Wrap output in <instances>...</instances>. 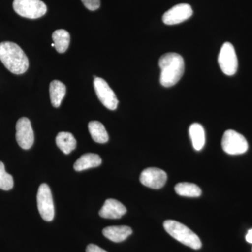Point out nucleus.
I'll return each mask as SVG.
<instances>
[{
	"label": "nucleus",
	"instance_id": "0eeeda50",
	"mask_svg": "<svg viewBox=\"0 0 252 252\" xmlns=\"http://www.w3.org/2000/svg\"><path fill=\"white\" fill-rule=\"evenodd\" d=\"M219 64L222 72L228 76L234 75L238 69V63L234 47L225 42L220 49L218 58Z\"/></svg>",
	"mask_w": 252,
	"mask_h": 252
},
{
	"label": "nucleus",
	"instance_id": "6e6552de",
	"mask_svg": "<svg viewBox=\"0 0 252 252\" xmlns=\"http://www.w3.org/2000/svg\"><path fill=\"white\" fill-rule=\"evenodd\" d=\"M94 91L99 101L109 110H115L119 100L107 81L102 78L96 77L94 79Z\"/></svg>",
	"mask_w": 252,
	"mask_h": 252
},
{
	"label": "nucleus",
	"instance_id": "aec40b11",
	"mask_svg": "<svg viewBox=\"0 0 252 252\" xmlns=\"http://www.w3.org/2000/svg\"><path fill=\"white\" fill-rule=\"evenodd\" d=\"M175 190L176 193L181 196L190 197V198L199 197L202 194V190L200 187L196 185L188 183V182L177 184L175 186Z\"/></svg>",
	"mask_w": 252,
	"mask_h": 252
},
{
	"label": "nucleus",
	"instance_id": "20e7f679",
	"mask_svg": "<svg viewBox=\"0 0 252 252\" xmlns=\"http://www.w3.org/2000/svg\"><path fill=\"white\" fill-rule=\"evenodd\" d=\"M14 11L22 17L36 19L46 14L47 7L41 0H14Z\"/></svg>",
	"mask_w": 252,
	"mask_h": 252
},
{
	"label": "nucleus",
	"instance_id": "f8f14e48",
	"mask_svg": "<svg viewBox=\"0 0 252 252\" xmlns=\"http://www.w3.org/2000/svg\"><path fill=\"white\" fill-rule=\"evenodd\" d=\"M126 207L119 200L115 199H107L104 205L99 210V216L104 219L117 220L122 218L126 213Z\"/></svg>",
	"mask_w": 252,
	"mask_h": 252
},
{
	"label": "nucleus",
	"instance_id": "39448f33",
	"mask_svg": "<svg viewBox=\"0 0 252 252\" xmlns=\"http://www.w3.org/2000/svg\"><path fill=\"white\" fill-rule=\"evenodd\" d=\"M222 149L230 155H240L248 149V143L245 137L236 131H225L221 141Z\"/></svg>",
	"mask_w": 252,
	"mask_h": 252
},
{
	"label": "nucleus",
	"instance_id": "412c9836",
	"mask_svg": "<svg viewBox=\"0 0 252 252\" xmlns=\"http://www.w3.org/2000/svg\"><path fill=\"white\" fill-rule=\"evenodd\" d=\"M14 187V179L12 176L5 170L4 163L0 161V189L4 190H11Z\"/></svg>",
	"mask_w": 252,
	"mask_h": 252
},
{
	"label": "nucleus",
	"instance_id": "1a4fd4ad",
	"mask_svg": "<svg viewBox=\"0 0 252 252\" xmlns=\"http://www.w3.org/2000/svg\"><path fill=\"white\" fill-rule=\"evenodd\" d=\"M16 130V139L18 145L26 150L31 149L34 140V132L32 127L31 121L26 117L18 119Z\"/></svg>",
	"mask_w": 252,
	"mask_h": 252
},
{
	"label": "nucleus",
	"instance_id": "4be33fe9",
	"mask_svg": "<svg viewBox=\"0 0 252 252\" xmlns=\"http://www.w3.org/2000/svg\"><path fill=\"white\" fill-rule=\"evenodd\" d=\"M81 1L90 11H95L100 6V0H81Z\"/></svg>",
	"mask_w": 252,
	"mask_h": 252
},
{
	"label": "nucleus",
	"instance_id": "7ed1b4c3",
	"mask_svg": "<svg viewBox=\"0 0 252 252\" xmlns=\"http://www.w3.org/2000/svg\"><path fill=\"white\" fill-rule=\"evenodd\" d=\"M163 227L167 233L171 235L172 238L193 250L201 248L202 243L200 239L185 225L176 220H167L164 222Z\"/></svg>",
	"mask_w": 252,
	"mask_h": 252
},
{
	"label": "nucleus",
	"instance_id": "f257e3e1",
	"mask_svg": "<svg viewBox=\"0 0 252 252\" xmlns=\"http://www.w3.org/2000/svg\"><path fill=\"white\" fill-rule=\"evenodd\" d=\"M160 68V82L165 88L175 86L185 72V64L183 58L176 53L162 55L159 59Z\"/></svg>",
	"mask_w": 252,
	"mask_h": 252
},
{
	"label": "nucleus",
	"instance_id": "9b49d317",
	"mask_svg": "<svg viewBox=\"0 0 252 252\" xmlns=\"http://www.w3.org/2000/svg\"><path fill=\"white\" fill-rule=\"evenodd\" d=\"M193 10L188 4H180L169 9L162 16V21L168 26L177 25L191 17Z\"/></svg>",
	"mask_w": 252,
	"mask_h": 252
},
{
	"label": "nucleus",
	"instance_id": "393cba45",
	"mask_svg": "<svg viewBox=\"0 0 252 252\" xmlns=\"http://www.w3.org/2000/svg\"><path fill=\"white\" fill-rule=\"evenodd\" d=\"M51 46H52V47H55V44H54V43H53L52 44H51Z\"/></svg>",
	"mask_w": 252,
	"mask_h": 252
},
{
	"label": "nucleus",
	"instance_id": "b1692460",
	"mask_svg": "<svg viewBox=\"0 0 252 252\" xmlns=\"http://www.w3.org/2000/svg\"><path fill=\"white\" fill-rule=\"evenodd\" d=\"M246 240L249 243L252 244V229L249 230L248 234L246 235Z\"/></svg>",
	"mask_w": 252,
	"mask_h": 252
},
{
	"label": "nucleus",
	"instance_id": "ddd939ff",
	"mask_svg": "<svg viewBox=\"0 0 252 252\" xmlns=\"http://www.w3.org/2000/svg\"><path fill=\"white\" fill-rule=\"evenodd\" d=\"M132 233V229L127 225H113L107 227L102 230L104 236L114 243L124 241Z\"/></svg>",
	"mask_w": 252,
	"mask_h": 252
},
{
	"label": "nucleus",
	"instance_id": "423d86ee",
	"mask_svg": "<svg viewBox=\"0 0 252 252\" xmlns=\"http://www.w3.org/2000/svg\"><path fill=\"white\" fill-rule=\"evenodd\" d=\"M36 200L38 210L43 220L51 221L55 215L54 203L51 189L46 184H42L38 189Z\"/></svg>",
	"mask_w": 252,
	"mask_h": 252
},
{
	"label": "nucleus",
	"instance_id": "f03ea898",
	"mask_svg": "<svg viewBox=\"0 0 252 252\" xmlns=\"http://www.w3.org/2000/svg\"><path fill=\"white\" fill-rule=\"evenodd\" d=\"M0 61L10 72L22 74L28 70L29 61L24 51L11 41L0 43Z\"/></svg>",
	"mask_w": 252,
	"mask_h": 252
},
{
	"label": "nucleus",
	"instance_id": "9d476101",
	"mask_svg": "<svg viewBox=\"0 0 252 252\" xmlns=\"http://www.w3.org/2000/svg\"><path fill=\"white\" fill-rule=\"evenodd\" d=\"M166 172L157 167H149L141 174V183L145 187L154 189H161L166 183Z\"/></svg>",
	"mask_w": 252,
	"mask_h": 252
},
{
	"label": "nucleus",
	"instance_id": "f3484780",
	"mask_svg": "<svg viewBox=\"0 0 252 252\" xmlns=\"http://www.w3.org/2000/svg\"><path fill=\"white\" fill-rule=\"evenodd\" d=\"M189 135L191 139L194 149L200 151L203 148L205 143V130L200 124H192L189 127Z\"/></svg>",
	"mask_w": 252,
	"mask_h": 252
},
{
	"label": "nucleus",
	"instance_id": "a211bd4d",
	"mask_svg": "<svg viewBox=\"0 0 252 252\" xmlns=\"http://www.w3.org/2000/svg\"><path fill=\"white\" fill-rule=\"evenodd\" d=\"M89 130L94 142L100 144L108 142V133L102 123L96 121L91 122L89 124Z\"/></svg>",
	"mask_w": 252,
	"mask_h": 252
},
{
	"label": "nucleus",
	"instance_id": "4468645a",
	"mask_svg": "<svg viewBox=\"0 0 252 252\" xmlns=\"http://www.w3.org/2000/svg\"><path fill=\"white\" fill-rule=\"evenodd\" d=\"M102 163V159L97 154L89 153L84 154L75 162L74 168L76 171L80 172L92 167H98Z\"/></svg>",
	"mask_w": 252,
	"mask_h": 252
},
{
	"label": "nucleus",
	"instance_id": "5701e85b",
	"mask_svg": "<svg viewBox=\"0 0 252 252\" xmlns=\"http://www.w3.org/2000/svg\"><path fill=\"white\" fill-rule=\"evenodd\" d=\"M86 252H107L97 245H94V244H90L88 245L86 248Z\"/></svg>",
	"mask_w": 252,
	"mask_h": 252
},
{
	"label": "nucleus",
	"instance_id": "dca6fc26",
	"mask_svg": "<svg viewBox=\"0 0 252 252\" xmlns=\"http://www.w3.org/2000/svg\"><path fill=\"white\" fill-rule=\"evenodd\" d=\"M49 93L51 104L54 107H59L65 96L66 86L61 81H53L50 84Z\"/></svg>",
	"mask_w": 252,
	"mask_h": 252
},
{
	"label": "nucleus",
	"instance_id": "6ab92c4d",
	"mask_svg": "<svg viewBox=\"0 0 252 252\" xmlns=\"http://www.w3.org/2000/svg\"><path fill=\"white\" fill-rule=\"evenodd\" d=\"M52 39L58 52L63 54L67 51L70 42V35L67 31L62 29L55 31L52 34Z\"/></svg>",
	"mask_w": 252,
	"mask_h": 252
},
{
	"label": "nucleus",
	"instance_id": "2eb2a0df",
	"mask_svg": "<svg viewBox=\"0 0 252 252\" xmlns=\"http://www.w3.org/2000/svg\"><path fill=\"white\" fill-rule=\"evenodd\" d=\"M56 144L64 154H69L77 147V141L70 132H61L56 138Z\"/></svg>",
	"mask_w": 252,
	"mask_h": 252
}]
</instances>
